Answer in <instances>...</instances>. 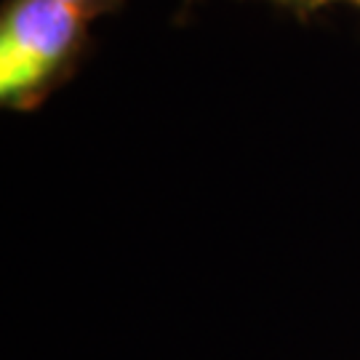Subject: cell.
<instances>
[{"label": "cell", "instance_id": "obj_1", "mask_svg": "<svg viewBox=\"0 0 360 360\" xmlns=\"http://www.w3.org/2000/svg\"><path fill=\"white\" fill-rule=\"evenodd\" d=\"M89 16L62 0H8L0 16V102L38 107L59 86L83 43Z\"/></svg>", "mask_w": 360, "mask_h": 360}, {"label": "cell", "instance_id": "obj_4", "mask_svg": "<svg viewBox=\"0 0 360 360\" xmlns=\"http://www.w3.org/2000/svg\"><path fill=\"white\" fill-rule=\"evenodd\" d=\"M349 3H355V6H360V0H349Z\"/></svg>", "mask_w": 360, "mask_h": 360}, {"label": "cell", "instance_id": "obj_3", "mask_svg": "<svg viewBox=\"0 0 360 360\" xmlns=\"http://www.w3.org/2000/svg\"><path fill=\"white\" fill-rule=\"evenodd\" d=\"M62 3L72 6V8H77L83 16L91 19V16H96V13H104V11H110V8H115L120 0H62Z\"/></svg>", "mask_w": 360, "mask_h": 360}, {"label": "cell", "instance_id": "obj_2", "mask_svg": "<svg viewBox=\"0 0 360 360\" xmlns=\"http://www.w3.org/2000/svg\"><path fill=\"white\" fill-rule=\"evenodd\" d=\"M272 6H281V8H288V11H294L296 16H309L312 11H318L323 6H328V3H334V0H267Z\"/></svg>", "mask_w": 360, "mask_h": 360}]
</instances>
